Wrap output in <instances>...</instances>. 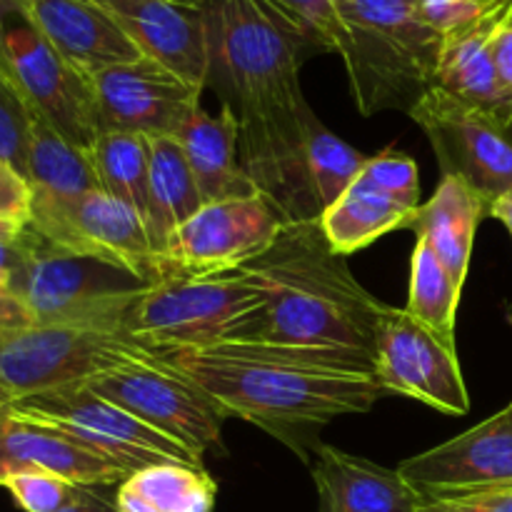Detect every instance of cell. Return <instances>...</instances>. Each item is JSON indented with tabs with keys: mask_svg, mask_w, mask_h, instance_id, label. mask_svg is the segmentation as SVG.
I'll list each match as a JSON object with an SVG mask.
<instances>
[{
	"mask_svg": "<svg viewBox=\"0 0 512 512\" xmlns=\"http://www.w3.org/2000/svg\"><path fill=\"white\" fill-rule=\"evenodd\" d=\"M208 83L238 118L240 163L283 223L320 220L305 178L313 115L300 68L328 53L303 25L268 0H208Z\"/></svg>",
	"mask_w": 512,
	"mask_h": 512,
	"instance_id": "obj_1",
	"label": "cell"
},
{
	"mask_svg": "<svg viewBox=\"0 0 512 512\" xmlns=\"http://www.w3.org/2000/svg\"><path fill=\"white\" fill-rule=\"evenodd\" d=\"M245 270L263 280L268 298L233 340L333 345L375 355L390 305L358 283L345 255L330 248L320 220L283 223L273 245Z\"/></svg>",
	"mask_w": 512,
	"mask_h": 512,
	"instance_id": "obj_2",
	"label": "cell"
},
{
	"mask_svg": "<svg viewBox=\"0 0 512 512\" xmlns=\"http://www.w3.org/2000/svg\"><path fill=\"white\" fill-rule=\"evenodd\" d=\"M160 360L200 385L228 418L248 420L290 448H303L335 418L368 413L385 393L375 375L300 368L255 355L238 343L203 350H160Z\"/></svg>",
	"mask_w": 512,
	"mask_h": 512,
	"instance_id": "obj_3",
	"label": "cell"
},
{
	"mask_svg": "<svg viewBox=\"0 0 512 512\" xmlns=\"http://www.w3.org/2000/svg\"><path fill=\"white\" fill-rule=\"evenodd\" d=\"M338 8L353 33L343 60L360 113H410L435 88L443 48V35L425 18L423 0H340Z\"/></svg>",
	"mask_w": 512,
	"mask_h": 512,
	"instance_id": "obj_4",
	"label": "cell"
},
{
	"mask_svg": "<svg viewBox=\"0 0 512 512\" xmlns=\"http://www.w3.org/2000/svg\"><path fill=\"white\" fill-rule=\"evenodd\" d=\"M265 285L250 270L165 278L135 298L123 330L148 353L203 350L233 340L263 310Z\"/></svg>",
	"mask_w": 512,
	"mask_h": 512,
	"instance_id": "obj_5",
	"label": "cell"
},
{
	"mask_svg": "<svg viewBox=\"0 0 512 512\" xmlns=\"http://www.w3.org/2000/svg\"><path fill=\"white\" fill-rule=\"evenodd\" d=\"M23 260L8 288L33 323H93L123 328V318L150 280L123 265L70 253L23 228Z\"/></svg>",
	"mask_w": 512,
	"mask_h": 512,
	"instance_id": "obj_6",
	"label": "cell"
},
{
	"mask_svg": "<svg viewBox=\"0 0 512 512\" xmlns=\"http://www.w3.org/2000/svg\"><path fill=\"white\" fill-rule=\"evenodd\" d=\"M145 355L148 350L115 325L35 323L0 330V408L65 385L88 383Z\"/></svg>",
	"mask_w": 512,
	"mask_h": 512,
	"instance_id": "obj_7",
	"label": "cell"
},
{
	"mask_svg": "<svg viewBox=\"0 0 512 512\" xmlns=\"http://www.w3.org/2000/svg\"><path fill=\"white\" fill-rule=\"evenodd\" d=\"M5 410L18 418L53 425L73 435L75 440L118 463L130 475L143 468H153V465L205 468L200 455L180 445L178 440L158 433L120 405L110 403L108 398L88 388V383L30 395V398L5 405Z\"/></svg>",
	"mask_w": 512,
	"mask_h": 512,
	"instance_id": "obj_8",
	"label": "cell"
},
{
	"mask_svg": "<svg viewBox=\"0 0 512 512\" xmlns=\"http://www.w3.org/2000/svg\"><path fill=\"white\" fill-rule=\"evenodd\" d=\"M0 63L30 110L83 150L100 138L93 83L25 18L18 0H0Z\"/></svg>",
	"mask_w": 512,
	"mask_h": 512,
	"instance_id": "obj_9",
	"label": "cell"
},
{
	"mask_svg": "<svg viewBox=\"0 0 512 512\" xmlns=\"http://www.w3.org/2000/svg\"><path fill=\"white\" fill-rule=\"evenodd\" d=\"M88 388L203 458L223 443L228 413L178 368L148 353L88 380Z\"/></svg>",
	"mask_w": 512,
	"mask_h": 512,
	"instance_id": "obj_10",
	"label": "cell"
},
{
	"mask_svg": "<svg viewBox=\"0 0 512 512\" xmlns=\"http://www.w3.org/2000/svg\"><path fill=\"white\" fill-rule=\"evenodd\" d=\"M440 173L460 178L488 205L512 193V123L430 88L410 110Z\"/></svg>",
	"mask_w": 512,
	"mask_h": 512,
	"instance_id": "obj_11",
	"label": "cell"
},
{
	"mask_svg": "<svg viewBox=\"0 0 512 512\" xmlns=\"http://www.w3.org/2000/svg\"><path fill=\"white\" fill-rule=\"evenodd\" d=\"M25 228L70 253L123 265L150 283L163 278L145 220L103 190L75 198L33 193Z\"/></svg>",
	"mask_w": 512,
	"mask_h": 512,
	"instance_id": "obj_12",
	"label": "cell"
},
{
	"mask_svg": "<svg viewBox=\"0 0 512 512\" xmlns=\"http://www.w3.org/2000/svg\"><path fill=\"white\" fill-rule=\"evenodd\" d=\"M280 228L283 218L263 195L203 203L170 238L160 255V275L165 280L233 273L258 260Z\"/></svg>",
	"mask_w": 512,
	"mask_h": 512,
	"instance_id": "obj_13",
	"label": "cell"
},
{
	"mask_svg": "<svg viewBox=\"0 0 512 512\" xmlns=\"http://www.w3.org/2000/svg\"><path fill=\"white\" fill-rule=\"evenodd\" d=\"M375 380L385 393L405 395L440 413L465 415L470 410L458 348L443 343L405 308H388L380 325Z\"/></svg>",
	"mask_w": 512,
	"mask_h": 512,
	"instance_id": "obj_14",
	"label": "cell"
},
{
	"mask_svg": "<svg viewBox=\"0 0 512 512\" xmlns=\"http://www.w3.org/2000/svg\"><path fill=\"white\" fill-rule=\"evenodd\" d=\"M420 205L418 163L398 150H385L370 155L343 198L325 210L320 228L330 248L348 258L390 230L410 228Z\"/></svg>",
	"mask_w": 512,
	"mask_h": 512,
	"instance_id": "obj_15",
	"label": "cell"
},
{
	"mask_svg": "<svg viewBox=\"0 0 512 512\" xmlns=\"http://www.w3.org/2000/svg\"><path fill=\"white\" fill-rule=\"evenodd\" d=\"M398 473L425 503L512 488V403L448 443L403 460Z\"/></svg>",
	"mask_w": 512,
	"mask_h": 512,
	"instance_id": "obj_16",
	"label": "cell"
},
{
	"mask_svg": "<svg viewBox=\"0 0 512 512\" xmlns=\"http://www.w3.org/2000/svg\"><path fill=\"white\" fill-rule=\"evenodd\" d=\"M100 133H138L175 138L185 120L200 108L203 88L150 58L100 70L90 78Z\"/></svg>",
	"mask_w": 512,
	"mask_h": 512,
	"instance_id": "obj_17",
	"label": "cell"
},
{
	"mask_svg": "<svg viewBox=\"0 0 512 512\" xmlns=\"http://www.w3.org/2000/svg\"><path fill=\"white\" fill-rule=\"evenodd\" d=\"M125 30L143 58L178 73L195 88L208 83V20L205 8L175 0H95Z\"/></svg>",
	"mask_w": 512,
	"mask_h": 512,
	"instance_id": "obj_18",
	"label": "cell"
},
{
	"mask_svg": "<svg viewBox=\"0 0 512 512\" xmlns=\"http://www.w3.org/2000/svg\"><path fill=\"white\" fill-rule=\"evenodd\" d=\"M23 470H40L88 488H115L130 475L73 435L0 408V483Z\"/></svg>",
	"mask_w": 512,
	"mask_h": 512,
	"instance_id": "obj_19",
	"label": "cell"
},
{
	"mask_svg": "<svg viewBox=\"0 0 512 512\" xmlns=\"http://www.w3.org/2000/svg\"><path fill=\"white\" fill-rule=\"evenodd\" d=\"M18 5L40 35L88 78L143 58L118 20L95 0H18Z\"/></svg>",
	"mask_w": 512,
	"mask_h": 512,
	"instance_id": "obj_20",
	"label": "cell"
},
{
	"mask_svg": "<svg viewBox=\"0 0 512 512\" xmlns=\"http://www.w3.org/2000/svg\"><path fill=\"white\" fill-rule=\"evenodd\" d=\"M318 512H418L425 500L398 473L333 445H315Z\"/></svg>",
	"mask_w": 512,
	"mask_h": 512,
	"instance_id": "obj_21",
	"label": "cell"
},
{
	"mask_svg": "<svg viewBox=\"0 0 512 512\" xmlns=\"http://www.w3.org/2000/svg\"><path fill=\"white\" fill-rule=\"evenodd\" d=\"M510 23V13H498L445 33L435 75V88L505 123H512V100L495 73L493 40Z\"/></svg>",
	"mask_w": 512,
	"mask_h": 512,
	"instance_id": "obj_22",
	"label": "cell"
},
{
	"mask_svg": "<svg viewBox=\"0 0 512 512\" xmlns=\"http://www.w3.org/2000/svg\"><path fill=\"white\" fill-rule=\"evenodd\" d=\"M203 203L260 195L240 163L238 118L228 105L208 113L200 105L175 133Z\"/></svg>",
	"mask_w": 512,
	"mask_h": 512,
	"instance_id": "obj_23",
	"label": "cell"
},
{
	"mask_svg": "<svg viewBox=\"0 0 512 512\" xmlns=\"http://www.w3.org/2000/svg\"><path fill=\"white\" fill-rule=\"evenodd\" d=\"M488 215L490 205L480 198V193H475L465 180L445 175L433 198L420 205L408 230L428 240L440 263L463 288L470 270L475 233Z\"/></svg>",
	"mask_w": 512,
	"mask_h": 512,
	"instance_id": "obj_24",
	"label": "cell"
},
{
	"mask_svg": "<svg viewBox=\"0 0 512 512\" xmlns=\"http://www.w3.org/2000/svg\"><path fill=\"white\" fill-rule=\"evenodd\" d=\"M203 208L190 165L175 138H150V188H148V228L155 255L165 253L175 230ZM163 280V278H160Z\"/></svg>",
	"mask_w": 512,
	"mask_h": 512,
	"instance_id": "obj_25",
	"label": "cell"
},
{
	"mask_svg": "<svg viewBox=\"0 0 512 512\" xmlns=\"http://www.w3.org/2000/svg\"><path fill=\"white\" fill-rule=\"evenodd\" d=\"M25 165H28L25 178L33 193L75 198V195L103 190L88 150L70 143L35 110L30 113Z\"/></svg>",
	"mask_w": 512,
	"mask_h": 512,
	"instance_id": "obj_26",
	"label": "cell"
},
{
	"mask_svg": "<svg viewBox=\"0 0 512 512\" xmlns=\"http://www.w3.org/2000/svg\"><path fill=\"white\" fill-rule=\"evenodd\" d=\"M218 485L205 468L153 465L115 488L120 512H213Z\"/></svg>",
	"mask_w": 512,
	"mask_h": 512,
	"instance_id": "obj_27",
	"label": "cell"
},
{
	"mask_svg": "<svg viewBox=\"0 0 512 512\" xmlns=\"http://www.w3.org/2000/svg\"><path fill=\"white\" fill-rule=\"evenodd\" d=\"M100 188L110 198L130 205L140 218L148 213L150 138L138 133H100L90 150Z\"/></svg>",
	"mask_w": 512,
	"mask_h": 512,
	"instance_id": "obj_28",
	"label": "cell"
},
{
	"mask_svg": "<svg viewBox=\"0 0 512 512\" xmlns=\"http://www.w3.org/2000/svg\"><path fill=\"white\" fill-rule=\"evenodd\" d=\"M460 288L448 273L428 240L418 238L410 260V293H408V313L418 323L433 330L443 343L455 345V323H458Z\"/></svg>",
	"mask_w": 512,
	"mask_h": 512,
	"instance_id": "obj_29",
	"label": "cell"
},
{
	"mask_svg": "<svg viewBox=\"0 0 512 512\" xmlns=\"http://www.w3.org/2000/svg\"><path fill=\"white\" fill-rule=\"evenodd\" d=\"M368 160L370 155L360 153L358 148L330 133L318 115H310L308 140H305V178L320 218L330 205L343 198Z\"/></svg>",
	"mask_w": 512,
	"mask_h": 512,
	"instance_id": "obj_30",
	"label": "cell"
},
{
	"mask_svg": "<svg viewBox=\"0 0 512 512\" xmlns=\"http://www.w3.org/2000/svg\"><path fill=\"white\" fill-rule=\"evenodd\" d=\"M268 3L303 25L310 35L323 43L328 53H338L340 58L348 55L353 33L335 0H268Z\"/></svg>",
	"mask_w": 512,
	"mask_h": 512,
	"instance_id": "obj_31",
	"label": "cell"
},
{
	"mask_svg": "<svg viewBox=\"0 0 512 512\" xmlns=\"http://www.w3.org/2000/svg\"><path fill=\"white\" fill-rule=\"evenodd\" d=\"M30 113L33 110L25 103L23 93L0 63V158L8 160L23 178L28 170L25 150H28Z\"/></svg>",
	"mask_w": 512,
	"mask_h": 512,
	"instance_id": "obj_32",
	"label": "cell"
},
{
	"mask_svg": "<svg viewBox=\"0 0 512 512\" xmlns=\"http://www.w3.org/2000/svg\"><path fill=\"white\" fill-rule=\"evenodd\" d=\"M0 488L13 495L23 512H58L70 503L78 485L68 483L58 475L40 473V470H23V473L8 475Z\"/></svg>",
	"mask_w": 512,
	"mask_h": 512,
	"instance_id": "obj_33",
	"label": "cell"
},
{
	"mask_svg": "<svg viewBox=\"0 0 512 512\" xmlns=\"http://www.w3.org/2000/svg\"><path fill=\"white\" fill-rule=\"evenodd\" d=\"M423 13L440 35L498 13L512 15V0H423Z\"/></svg>",
	"mask_w": 512,
	"mask_h": 512,
	"instance_id": "obj_34",
	"label": "cell"
},
{
	"mask_svg": "<svg viewBox=\"0 0 512 512\" xmlns=\"http://www.w3.org/2000/svg\"><path fill=\"white\" fill-rule=\"evenodd\" d=\"M30 208L33 188L8 160L0 158V220L23 230L30 220Z\"/></svg>",
	"mask_w": 512,
	"mask_h": 512,
	"instance_id": "obj_35",
	"label": "cell"
},
{
	"mask_svg": "<svg viewBox=\"0 0 512 512\" xmlns=\"http://www.w3.org/2000/svg\"><path fill=\"white\" fill-rule=\"evenodd\" d=\"M118 488V485H115ZM115 488H88V485H78L70 503L58 512H120L115 503Z\"/></svg>",
	"mask_w": 512,
	"mask_h": 512,
	"instance_id": "obj_36",
	"label": "cell"
},
{
	"mask_svg": "<svg viewBox=\"0 0 512 512\" xmlns=\"http://www.w3.org/2000/svg\"><path fill=\"white\" fill-rule=\"evenodd\" d=\"M438 503H445L453 512H512V488L468 495V498L438 500Z\"/></svg>",
	"mask_w": 512,
	"mask_h": 512,
	"instance_id": "obj_37",
	"label": "cell"
},
{
	"mask_svg": "<svg viewBox=\"0 0 512 512\" xmlns=\"http://www.w3.org/2000/svg\"><path fill=\"white\" fill-rule=\"evenodd\" d=\"M493 65L500 85L512 100V23L505 25L493 40Z\"/></svg>",
	"mask_w": 512,
	"mask_h": 512,
	"instance_id": "obj_38",
	"label": "cell"
},
{
	"mask_svg": "<svg viewBox=\"0 0 512 512\" xmlns=\"http://www.w3.org/2000/svg\"><path fill=\"white\" fill-rule=\"evenodd\" d=\"M35 325L30 318L28 308L18 300V295L8 288V285L0 283V330H18Z\"/></svg>",
	"mask_w": 512,
	"mask_h": 512,
	"instance_id": "obj_39",
	"label": "cell"
},
{
	"mask_svg": "<svg viewBox=\"0 0 512 512\" xmlns=\"http://www.w3.org/2000/svg\"><path fill=\"white\" fill-rule=\"evenodd\" d=\"M20 233L0 235V283L3 285H10L20 260H23V240H20Z\"/></svg>",
	"mask_w": 512,
	"mask_h": 512,
	"instance_id": "obj_40",
	"label": "cell"
},
{
	"mask_svg": "<svg viewBox=\"0 0 512 512\" xmlns=\"http://www.w3.org/2000/svg\"><path fill=\"white\" fill-rule=\"evenodd\" d=\"M490 218L500 220L512 235V193L503 195V198H498L493 205H490Z\"/></svg>",
	"mask_w": 512,
	"mask_h": 512,
	"instance_id": "obj_41",
	"label": "cell"
},
{
	"mask_svg": "<svg viewBox=\"0 0 512 512\" xmlns=\"http://www.w3.org/2000/svg\"><path fill=\"white\" fill-rule=\"evenodd\" d=\"M418 512H453L445 503H423V508Z\"/></svg>",
	"mask_w": 512,
	"mask_h": 512,
	"instance_id": "obj_42",
	"label": "cell"
},
{
	"mask_svg": "<svg viewBox=\"0 0 512 512\" xmlns=\"http://www.w3.org/2000/svg\"><path fill=\"white\" fill-rule=\"evenodd\" d=\"M20 230L18 228H13V225H8V223H3V220H0V235H18Z\"/></svg>",
	"mask_w": 512,
	"mask_h": 512,
	"instance_id": "obj_43",
	"label": "cell"
},
{
	"mask_svg": "<svg viewBox=\"0 0 512 512\" xmlns=\"http://www.w3.org/2000/svg\"><path fill=\"white\" fill-rule=\"evenodd\" d=\"M175 3H185V5H195V8H203L208 0H175Z\"/></svg>",
	"mask_w": 512,
	"mask_h": 512,
	"instance_id": "obj_44",
	"label": "cell"
},
{
	"mask_svg": "<svg viewBox=\"0 0 512 512\" xmlns=\"http://www.w3.org/2000/svg\"><path fill=\"white\" fill-rule=\"evenodd\" d=\"M335 3H340V0H335Z\"/></svg>",
	"mask_w": 512,
	"mask_h": 512,
	"instance_id": "obj_45",
	"label": "cell"
}]
</instances>
